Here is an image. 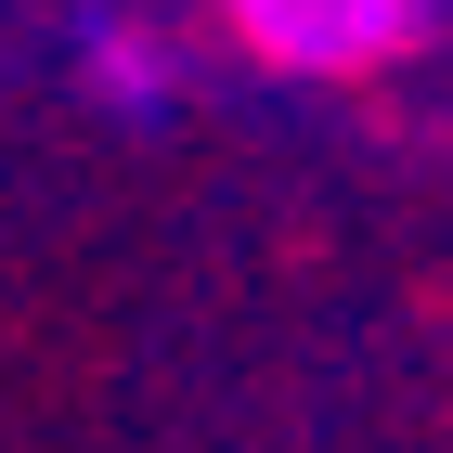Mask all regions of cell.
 <instances>
[{"mask_svg": "<svg viewBox=\"0 0 453 453\" xmlns=\"http://www.w3.org/2000/svg\"><path fill=\"white\" fill-rule=\"evenodd\" d=\"M220 13H234V39L259 65H285V78H363V65H388V52L427 27V0H220Z\"/></svg>", "mask_w": 453, "mask_h": 453, "instance_id": "obj_1", "label": "cell"}, {"mask_svg": "<svg viewBox=\"0 0 453 453\" xmlns=\"http://www.w3.org/2000/svg\"><path fill=\"white\" fill-rule=\"evenodd\" d=\"M91 78H104L117 104H169V65H156L142 39H91Z\"/></svg>", "mask_w": 453, "mask_h": 453, "instance_id": "obj_2", "label": "cell"}]
</instances>
